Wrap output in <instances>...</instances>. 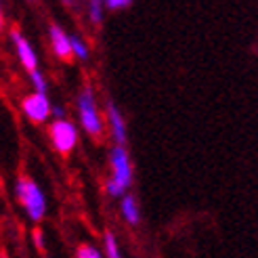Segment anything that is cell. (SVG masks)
<instances>
[{
  "label": "cell",
  "instance_id": "cell-4",
  "mask_svg": "<svg viewBox=\"0 0 258 258\" xmlns=\"http://www.w3.org/2000/svg\"><path fill=\"white\" fill-rule=\"evenodd\" d=\"M48 139H50V145H53V149L57 153L70 156V153L78 147V139H80L78 124L72 122L70 118L48 122Z\"/></svg>",
  "mask_w": 258,
  "mask_h": 258
},
{
  "label": "cell",
  "instance_id": "cell-6",
  "mask_svg": "<svg viewBox=\"0 0 258 258\" xmlns=\"http://www.w3.org/2000/svg\"><path fill=\"white\" fill-rule=\"evenodd\" d=\"M9 38H11V42H13V48H15V55L21 63V68L25 72H34V70H40L38 68V55H36V50L34 46L30 44V40L23 36V32L19 28H11L9 32Z\"/></svg>",
  "mask_w": 258,
  "mask_h": 258
},
{
  "label": "cell",
  "instance_id": "cell-18",
  "mask_svg": "<svg viewBox=\"0 0 258 258\" xmlns=\"http://www.w3.org/2000/svg\"><path fill=\"white\" fill-rule=\"evenodd\" d=\"M61 5H66V7H74L76 5V0H59Z\"/></svg>",
  "mask_w": 258,
  "mask_h": 258
},
{
  "label": "cell",
  "instance_id": "cell-12",
  "mask_svg": "<svg viewBox=\"0 0 258 258\" xmlns=\"http://www.w3.org/2000/svg\"><path fill=\"white\" fill-rule=\"evenodd\" d=\"M103 241H105V258H124V252H122L118 237H115L113 231H105Z\"/></svg>",
  "mask_w": 258,
  "mask_h": 258
},
{
  "label": "cell",
  "instance_id": "cell-3",
  "mask_svg": "<svg viewBox=\"0 0 258 258\" xmlns=\"http://www.w3.org/2000/svg\"><path fill=\"white\" fill-rule=\"evenodd\" d=\"M15 196L17 202L23 208L25 216L30 218L32 223H42L44 216H46V196L44 191L40 189V185L36 183L34 178L30 176H19L17 183H15Z\"/></svg>",
  "mask_w": 258,
  "mask_h": 258
},
{
  "label": "cell",
  "instance_id": "cell-19",
  "mask_svg": "<svg viewBox=\"0 0 258 258\" xmlns=\"http://www.w3.org/2000/svg\"><path fill=\"white\" fill-rule=\"evenodd\" d=\"M28 3H36V0H28Z\"/></svg>",
  "mask_w": 258,
  "mask_h": 258
},
{
  "label": "cell",
  "instance_id": "cell-2",
  "mask_svg": "<svg viewBox=\"0 0 258 258\" xmlns=\"http://www.w3.org/2000/svg\"><path fill=\"white\" fill-rule=\"evenodd\" d=\"M76 113H78V122L80 128L93 139H101L105 135V118L101 115L99 109V101L95 95V88L90 84H84L78 95H76Z\"/></svg>",
  "mask_w": 258,
  "mask_h": 258
},
{
  "label": "cell",
  "instance_id": "cell-11",
  "mask_svg": "<svg viewBox=\"0 0 258 258\" xmlns=\"http://www.w3.org/2000/svg\"><path fill=\"white\" fill-rule=\"evenodd\" d=\"M72 55L78 61H88L90 59V44L80 34H72Z\"/></svg>",
  "mask_w": 258,
  "mask_h": 258
},
{
  "label": "cell",
  "instance_id": "cell-1",
  "mask_svg": "<svg viewBox=\"0 0 258 258\" xmlns=\"http://www.w3.org/2000/svg\"><path fill=\"white\" fill-rule=\"evenodd\" d=\"M135 183V166L126 145H113L109 149V176L105 180V193L113 200H122L131 193Z\"/></svg>",
  "mask_w": 258,
  "mask_h": 258
},
{
  "label": "cell",
  "instance_id": "cell-5",
  "mask_svg": "<svg viewBox=\"0 0 258 258\" xmlns=\"http://www.w3.org/2000/svg\"><path fill=\"white\" fill-rule=\"evenodd\" d=\"M19 107L32 124H46L53 118V103H50L48 95H42V93H34L32 90L30 95H25L21 99Z\"/></svg>",
  "mask_w": 258,
  "mask_h": 258
},
{
  "label": "cell",
  "instance_id": "cell-16",
  "mask_svg": "<svg viewBox=\"0 0 258 258\" xmlns=\"http://www.w3.org/2000/svg\"><path fill=\"white\" fill-rule=\"evenodd\" d=\"M34 243H36V248L44 250V233H42V229H36L34 231Z\"/></svg>",
  "mask_w": 258,
  "mask_h": 258
},
{
  "label": "cell",
  "instance_id": "cell-8",
  "mask_svg": "<svg viewBox=\"0 0 258 258\" xmlns=\"http://www.w3.org/2000/svg\"><path fill=\"white\" fill-rule=\"evenodd\" d=\"M48 44L53 55L61 61H72V34H68L59 23H48Z\"/></svg>",
  "mask_w": 258,
  "mask_h": 258
},
{
  "label": "cell",
  "instance_id": "cell-17",
  "mask_svg": "<svg viewBox=\"0 0 258 258\" xmlns=\"http://www.w3.org/2000/svg\"><path fill=\"white\" fill-rule=\"evenodd\" d=\"M5 30V3L0 0V32Z\"/></svg>",
  "mask_w": 258,
  "mask_h": 258
},
{
  "label": "cell",
  "instance_id": "cell-13",
  "mask_svg": "<svg viewBox=\"0 0 258 258\" xmlns=\"http://www.w3.org/2000/svg\"><path fill=\"white\" fill-rule=\"evenodd\" d=\"M30 76V84L34 88V93H42V95H48V82H46V76L40 72V70H34L28 74Z\"/></svg>",
  "mask_w": 258,
  "mask_h": 258
},
{
  "label": "cell",
  "instance_id": "cell-9",
  "mask_svg": "<svg viewBox=\"0 0 258 258\" xmlns=\"http://www.w3.org/2000/svg\"><path fill=\"white\" fill-rule=\"evenodd\" d=\"M120 216H122V221L128 227L141 225V218H143V214H141V204H139L135 193H126V196L120 200Z\"/></svg>",
  "mask_w": 258,
  "mask_h": 258
},
{
  "label": "cell",
  "instance_id": "cell-7",
  "mask_svg": "<svg viewBox=\"0 0 258 258\" xmlns=\"http://www.w3.org/2000/svg\"><path fill=\"white\" fill-rule=\"evenodd\" d=\"M105 124L113 139V145H126V141H128L126 120H124L122 109L113 101H107V105H105Z\"/></svg>",
  "mask_w": 258,
  "mask_h": 258
},
{
  "label": "cell",
  "instance_id": "cell-15",
  "mask_svg": "<svg viewBox=\"0 0 258 258\" xmlns=\"http://www.w3.org/2000/svg\"><path fill=\"white\" fill-rule=\"evenodd\" d=\"M135 0H103V5H105L107 11H126L133 7Z\"/></svg>",
  "mask_w": 258,
  "mask_h": 258
},
{
  "label": "cell",
  "instance_id": "cell-14",
  "mask_svg": "<svg viewBox=\"0 0 258 258\" xmlns=\"http://www.w3.org/2000/svg\"><path fill=\"white\" fill-rule=\"evenodd\" d=\"M76 258H103V252L93 243H80L76 250Z\"/></svg>",
  "mask_w": 258,
  "mask_h": 258
},
{
  "label": "cell",
  "instance_id": "cell-10",
  "mask_svg": "<svg viewBox=\"0 0 258 258\" xmlns=\"http://www.w3.org/2000/svg\"><path fill=\"white\" fill-rule=\"evenodd\" d=\"M105 13H107V9L103 5V0H86V17H88L90 25L99 28L103 19H105Z\"/></svg>",
  "mask_w": 258,
  "mask_h": 258
}]
</instances>
